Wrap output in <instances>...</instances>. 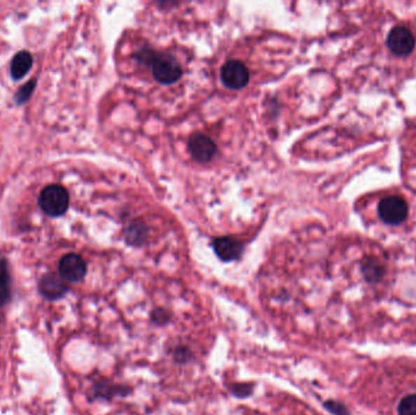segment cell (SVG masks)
Listing matches in <instances>:
<instances>
[{"instance_id": "ba28073f", "label": "cell", "mask_w": 416, "mask_h": 415, "mask_svg": "<svg viewBox=\"0 0 416 415\" xmlns=\"http://www.w3.org/2000/svg\"><path fill=\"white\" fill-rule=\"evenodd\" d=\"M213 250L222 261H236L244 252V245L235 239L223 237L213 240Z\"/></svg>"}, {"instance_id": "8fae6325", "label": "cell", "mask_w": 416, "mask_h": 415, "mask_svg": "<svg viewBox=\"0 0 416 415\" xmlns=\"http://www.w3.org/2000/svg\"><path fill=\"white\" fill-rule=\"evenodd\" d=\"M361 273L368 283H377L384 276V267L379 260L368 257L361 262Z\"/></svg>"}, {"instance_id": "7a4b0ae2", "label": "cell", "mask_w": 416, "mask_h": 415, "mask_svg": "<svg viewBox=\"0 0 416 415\" xmlns=\"http://www.w3.org/2000/svg\"><path fill=\"white\" fill-rule=\"evenodd\" d=\"M153 75L162 84H173L181 77V67L173 56L150 52Z\"/></svg>"}, {"instance_id": "ac0fdd59", "label": "cell", "mask_w": 416, "mask_h": 415, "mask_svg": "<svg viewBox=\"0 0 416 415\" xmlns=\"http://www.w3.org/2000/svg\"><path fill=\"white\" fill-rule=\"evenodd\" d=\"M324 407L331 412L333 415H349V412L347 411L346 407L342 403H338L336 401H328L324 403Z\"/></svg>"}, {"instance_id": "9a60e30c", "label": "cell", "mask_w": 416, "mask_h": 415, "mask_svg": "<svg viewBox=\"0 0 416 415\" xmlns=\"http://www.w3.org/2000/svg\"><path fill=\"white\" fill-rule=\"evenodd\" d=\"M231 393L239 398L250 396L254 391V385L252 384H235L230 388Z\"/></svg>"}, {"instance_id": "6da1fadb", "label": "cell", "mask_w": 416, "mask_h": 415, "mask_svg": "<svg viewBox=\"0 0 416 415\" xmlns=\"http://www.w3.org/2000/svg\"><path fill=\"white\" fill-rule=\"evenodd\" d=\"M69 196L65 188L51 184L41 192L39 206L46 215L59 217L69 209Z\"/></svg>"}, {"instance_id": "4fadbf2b", "label": "cell", "mask_w": 416, "mask_h": 415, "mask_svg": "<svg viewBox=\"0 0 416 415\" xmlns=\"http://www.w3.org/2000/svg\"><path fill=\"white\" fill-rule=\"evenodd\" d=\"M10 299V276L6 262L0 261V306L6 304Z\"/></svg>"}, {"instance_id": "3957f363", "label": "cell", "mask_w": 416, "mask_h": 415, "mask_svg": "<svg viewBox=\"0 0 416 415\" xmlns=\"http://www.w3.org/2000/svg\"><path fill=\"white\" fill-rule=\"evenodd\" d=\"M379 216L384 223L398 225L407 220L408 204L401 196H387L379 204Z\"/></svg>"}, {"instance_id": "2e32d148", "label": "cell", "mask_w": 416, "mask_h": 415, "mask_svg": "<svg viewBox=\"0 0 416 415\" xmlns=\"http://www.w3.org/2000/svg\"><path fill=\"white\" fill-rule=\"evenodd\" d=\"M151 319H153V322L155 323V324H158V325H165V324L169 322L171 314H169V312H168L167 309H165V308H158V309H155L153 314H151Z\"/></svg>"}, {"instance_id": "d6986e66", "label": "cell", "mask_w": 416, "mask_h": 415, "mask_svg": "<svg viewBox=\"0 0 416 415\" xmlns=\"http://www.w3.org/2000/svg\"><path fill=\"white\" fill-rule=\"evenodd\" d=\"M34 85H36V82H34V80L26 84V85L16 94V97H15V98H16V101L19 104H22L25 103L26 100H28L29 97H31L33 90H34Z\"/></svg>"}, {"instance_id": "5bb4252c", "label": "cell", "mask_w": 416, "mask_h": 415, "mask_svg": "<svg viewBox=\"0 0 416 415\" xmlns=\"http://www.w3.org/2000/svg\"><path fill=\"white\" fill-rule=\"evenodd\" d=\"M399 415H416V395L404 397L398 406Z\"/></svg>"}, {"instance_id": "30bf717a", "label": "cell", "mask_w": 416, "mask_h": 415, "mask_svg": "<svg viewBox=\"0 0 416 415\" xmlns=\"http://www.w3.org/2000/svg\"><path fill=\"white\" fill-rule=\"evenodd\" d=\"M33 65V57L28 52H20L11 61V76L14 80H21L27 75Z\"/></svg>"}, {"instance_id": "e0dca14e", "label": "cell", "mask_w": 416, "mask_h": 415, "mask_svg": "<svg viewBox=\"0 0 416 415\" xmlns=\"http://www.w3.org/2000/svg\"><path fill=\"white\" fill-rule=\"evenodd\" d=\"M174 360L178 363H188L191 358H193V353H191V351L188 347H185V346H179V347H176V351H174Z\"/></svg>"}, {"instance_id": "7c38bea8", "label": "cell", "mask_w": 416, "mask_h": 415, "mask_svg": "<svg viewBox=\"0 0 416 415\" xmlns=\"http://www.w3.org/2000/svg\"><path fill=\"white\" fill-rule=\"evenodd\" d=\"M146 237H148V232L141 223L139 224L134 222L125 229V240L130 245L139 246L145 241Z\"/></svg>"}, {"instance_id": "277c9868", "label": "cell", "mask_w": 416, "mask_h": 415, "mask_svg": "<svg viewBox=\"0 0 416 415\" xmlns=\"http://www.w3.org/2000/svg\"><path fill=\"white\" fill-rule=\"evenodd\" d=\"M387 47L394 55L405 57L415 49V37L409 28L397 26L389 33Z\"/></svg>"}, {"instance_id": "52a82bcc", "label": "cell", "mask_w": 416, "mask_h": 415, "mask_svg": "<svg viewBox=\"0 0 416 415\" xmlns=\"http://www.w3.org/2000/svg\"><path fill=\"white\" fill-rule=\"evenodd\" d=\"M191 157L200 164H207L217 154V145L204 134H194L189 140Z\"/></svg>"}, {"instance_id": "5b68a950", "label": "cell", "mask_w": 416, "mask_h": 415, "mask_svg": "<svg viewBox=\"0 0 416 415\" xmlns=\"http://www.w3.org/2000/svg\"><path fill=\"white\" fill-rule=\"evenodd\" d=\"M221 78L228 88L242 89L249 83L250 73L242 62L231 60L223 65Z\"/></svg>"}, {"instance_id": "9c48e42d", "label": "cell", "mask_w": 416, "mask_h": 415, "mask_svg": "<svg viewBox=\"0 0 416 415\" xmlns=\"http://www.w3.org/2000/svg\"><path fill=\"white\" fill-rule=\"evenodd\" d=\"M62 280V278L60 279L56 274H46L39 283V290L46 299H60L67 291V286Z\"/></svg>"}, {"instance_id": "8992f818", "label": "cell", "mask_w": 416, "mask_h": 415, "mask_svg": "<svg viewBox=\"0 0 416 415\" xmlns=\"http://www.w3.org/2000/svg\"><path fill=\"white\" fill-rule=\"evenodd\" d=\"M59 273L65 281L77 283L83 279L87 273V265L82 257L76 253H69L61 258Z\"/></svg>"}]
</instances>
